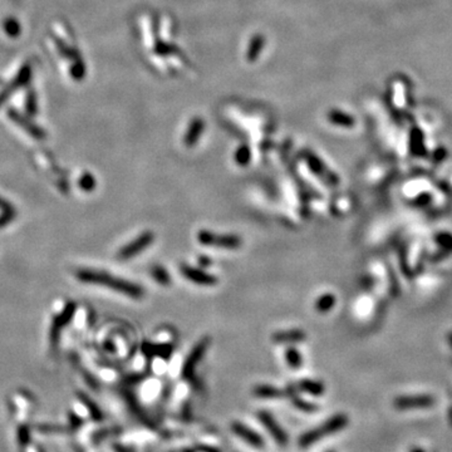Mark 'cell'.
Wrapping results in <instances>:
<instances>
[{
  "instance_id": "obj_1",
  "label": "cell",
  "mask_w": 452,
  "mask_h": 452,
  "mask_svg": "<svg viewBox=\"0 0 452 452\" xmlns=\"http://www.w3.org/2000/svg\"><path fill=\"white\" fill-rule=\"evenodd\" d=\"M77 278L82 280L83 283L111 288V289L116 290L118 293L125 294L130 298L138 299L143 296V289L139 285L125 280V279L116 278V276L109 275L107 273H102V271L82 269V270L77 271Z\"/></svg>"
},
{
  "instance_id": "obj_2",
  "label": "cell",
  "mask_w": 452,
  "mask_h": 452,
  "mask_svg": "<svg viewBox=\"0 0 452 452\" xmlns=\"http://www.w3.org/2000/svg\"><path fill=\"white\" fill-rule=\"evenodd\" d=\"M348 422H349V420H348L347 415H344V413L334 415L333 417L328 418L327 421L323 425H319L316 428L310 429V431L305 432L304 435H301L300 437H299L298 445L300 447H303V449L312 446V445L317 444L321 438H325L330 435H334V433H337L338 431H341V429L346 428Z\"/></svg>"
},
{
  "instance_id": "obj_3",
  "label": "cell",
  "mask_w": 452,
  "mask_h": 452,
  "mask_svg": "<svg viewBox=\"0 0 452 452\" xmlns=\"http://www.w3.org/2000/svg\"><path fill=\"white\" fill-rule=\"evenodd\" d=\"M197 241L206 246L224 247V249H238L241 246V239L238 235H220L213 231L201 230L197 234Z\"/></svg>"
},
{
  "instance_id": "obj_4",
  "label": "cell",
  "mask_w": 452,
  "mask_h": 452,
  "mask_svg": "<svg viewBox=\"0 0 452 452\" xmlns=\"http://www.w3.org/2000/svg\"><path fill=\"white\" fill-rule=\"evenodd\" d=\"M155 240L154 233L151 231H146L142 235H139L137 239H134L133 241L127 244L126 246H123L118 253V258L122 260L131 259L134 258L136 255H138L139 253H142L145 249H147Z\"/></svg>"
},
{
  "instance_id": "obj_5",
  "label": "cell",
  "mask_w": 452,
  "mask_h": 452,
  "mask_svg": "<svg viewBox=\"0 0 452 452\" xmlns=\"http://www.w3.org/2000/svg\"><path fill=\"white\" fill-rule=\"evenodd\" d=\"M258 418L260 420V422L263 424V426L266 428V431L270 433L271 437L275 440V442L280 446H287L288 445V435L284 431L280 425L276 422V420L274 418L273 415L267 412V411H259L258 412Z\"/></svg>"
},
{
  "instance_id": "obj_6",
  "label": "cell",
  "mask_w": 452,
  "mask_h": 452,
  "mask_svg": "<svg viewBox=\"0 0 452 452\" xmlns=\"http://www.w3.org/2000/svg\"><path fill=\"white\" fill-rule=\"evenodd\" d=\"M395 407L398 410L427 408L435 404V398L431 396H401L395 399Z\"/></svg>"
},
{
  "instance_id": "obj_7",
  "label": "cell",
  "mask_w": 452,
  "mask_h": 452,
  "mask_svg": "<svg viewBox=\"0 0 452 452\" xmlns=\"http://www.w3.org/2000/svg\"><path fill=\"white\" fill-rule=\"evenodd\" d=\"M231 429H233V432L235 433L238 437L244 440L246 444L255 447V449H262V447L265 446L264 438H263L259 433L255 432L254 429H251L250 427H247L246 425L241 424V422H233V424H231Z\"/></svg>"
},
{
  "instance_id": "obj_8",
  "label": "cell",
  "mask_w": 452,
  "mask_h": 452,
  "mask_svg": "<svg viewBox=\"0 0 452 452\" xmlns=\"http://www.w3.org/2000/svg\"><path fill=\"white\" fill-rule=\"evenodd\" d=\"M180 270H181L182 275L185 276L187 280L195 283V284L211 287V285H216L217 282H219L216 276L205 273V271L200 270V269H196V267L190 266V265H186V264L181 265Z\"/></svg>"
},
{
  "instance_id": "obj_9",
  "label": "cell",
  "mask_w": 452,
  "mask_h": 452,
  "mask_svg": "<svg viewBox=\"0 0 452 452\" xmlns=\"http://www.w3.org/2000/svg\"><path fill=\"white\" fill-rule=\"evenodd\" d=\"M209 344H210L209 338H204L193 347L192 350H191V353L188 354L187 358H186L184 367H182V375H184L185 378H187L188 375H191V373L193 372V370H195V367H196L197 363L200 362V359L205 354Z\"/></svg>"
},
{
  "instance_id": "obj_10",
  "label": "cell",
  "mask_w": 452,
  "mask_h": 452,
  "mask_svg": "<svg viewBox=\"0 0 452 452\" xmlns=\"http://www.w3.org/2000/svg\"><path fill=\"white\" fill-rule=\"evenodd\" d=\"M307 160H308V163H309L310 168L313 170L314 174H317L319 177H320V179L324 180L328 185H332V186L338 185V177L333 174V172H330L329 170H327V168L324 167V165L320 163L319 160H317L316 157H313V156H309Z\"/></svg>"
},
{
  "instance_id": "obj_11",
  "label": "cell",
  "mask_w": 452,
  "mask_h": 452,
  "mask_svg": "<svg viewBox=\"0 0 452 452\" xmlns=\"http://www.w3.org/2000/svg\"><path fill=\"white\" fill-rule=\"evenodd\" d=\"M307 338V334L304 330L300 329H289L283 330V332L275 333L273 336V341L278 344H290V343H299Z\"/></svg>"
},
{
  "instance_id": "obj_12",
  "label": "cell",
  "mask_w": 452,
  "mask_h": 452,
  "mask_svg": "<svg viewBox=\"0 0 452 452\" xmlns=\"http://www.w3.org/2000/svg\"><path fill=\"white\" fill-rule=\"evenodd\" d=\"M298 391H303L312 396H321L324 393V384L313 379H303L296 386Z\"/></svg>"
},
{
  "instance_id": "obj_13",
  "label": "cell",
  "mask_w": 452,
  "mask_h": 452,
  "mask_svg": "<svg viewBox=\"0 0 452 452\" xmlns=\"http://www.w3.org/2000/svg\"><path fill=\"white\" fill-rule=\"evenodd\" d=\"M254 395L262 398H279L287 396V390L282 391L269 384H260L254 388Z\"/></svg>"
},
{
  "instance_id": "obj_14",
  "label": "cell",
  "mask_w": 452,
  "mask_h": 452,
  "mask_svg": "<svg viewBox=\"0 0 452 452\" xmlns=\"http://www.w3.org/2000/svg\"><path fill=\"white\" fill-rule=\"evenodd\" d=\"M336 305V296L333 294L327 293L324 295L319 296L316 303V309L319 313H328L330 309H333Z\"/></svg>"
},
{
  "instance_id": "obj_15",
  "label": "cell",
  "mask_w": 452,
  "mask_h": 452,
  "mask_svg": "<svg viewBox=\"0 0 452 452\" xmlns=\"http://www.w3.org/2000/svg\"><path fill=\"white\" fill-rule=\"evenodd\" d=\"M285 359H287V363L290 368H299L303 364V357H301L300 353L298 352V349L294 347H289L287 349V353H285Z\"/></svg>"
},
{
  "instance_id": "obj_16",
  "label": "cell",
  "mask_w": 452,
  "mask_h": 452,
  "mask_svg": "<svg viewBox=\"0 0 452 452\" xmlns=\"http://www.w3.org/2000/svg\"><path fill=\"white\" fill-rule=\"evenodd\" d=\"M151 275L154 276V279L157 283H159V284H161V285L171 284L170 275H168V273L166 271L165 267L160 266V265H155V266L151 269Z\"/></svg>"
},
{
  "instance_id": "obj_17",
  "label": "cell",
  "mask_w": 452,
  "mask_h": 452,
  "mask_svg": "<svg viewBox=\"0 0 452 452\" xmlns=\"http://www.w3.org/2000/svg\"><path fill=\"white\" fill-rule=\"evenodd\" d=\"M290 398H292V402H293L294 406H295L296 408H299V410L304 411V412L313 413L318 410V406H316V404L313 403H309V402L304 401V399H301V398H299L296 395L292 396Z\"/></svg>"
},
{
  "instance_id": "obj_18",
  "label": "cell",
  "mask_w": 452,
  "mask_h": 452,
  "mask_svg": "<svg viewBox=\"0 0 452 452\" xmlns=\"http://www.w3.org/2000/svg\"><path fill=\"white\" fill-rule=\"evenodd\" d=\"M80 187L83 188V190L91 191L92 188H93L94 186H96V182H94L93 177L89 176V175H85V176L83 177L82 180H80Z\"/></svg>"
},
{
  "instance_id": "obj_19",
  "label": "cell",
  "mask_w": 452,
  "mask_h": 452,
  "mask_svg": "<svg viewBox=\"0 0 452 452\" xmlns=\"http://www.w3.org/2000/svg\"><path fill=\"white\" fill-rule=\"evenodd\" d=\"M249 159H250V155H249V151L247 150H240L238 152V156H236V160H238V162L240 165H246L249 162Z\"/></svg>"
},
{
  "instance_id": "obj_20",
  "label": "cell",
  "mask_w": 452,
  "mask_h": 452,
  "mask_svg": "<svg viewBox=\"0 0 452 452\" xmlns=\"http://www.w3.org/2000/svg\"><path fill=\"white\" fill-rule=\"evenodd\" d=\"M0 208H6V209H9V208H12V206H9L8 204H6V202H4L3 200L0 199Z\"/></svg>"
},
{
  "instance_id": "obj_21",
  "label": "cell",
  "mask_w": 452,
  "mask_h": 452,
  "mask_svg": "<svg viewBox=\"0 0 452 452\" xmlns=\"http://www.w3.org/2000/svg\"><path fill=\"white\" fill-rule=\"evenodd\" d=\"M410 452H426V451H425L424 449H421V447H415V449L411 450Z\"/></svg>"
},
{
  "instance_id": "obj_22",
  "label": "cell",
  "mask_w": 452,
  "mask_h": 452,
  "mask_svg": "<svg viewBox=\"0 0 452 452\" xmlns=\"http://www.w3.org/2000/svg\"><path fill=\"white\" fill-rule=\"evenodd\" d=\"M329 452H333V451H329Z\"/></svg>"
}]
</instances>
